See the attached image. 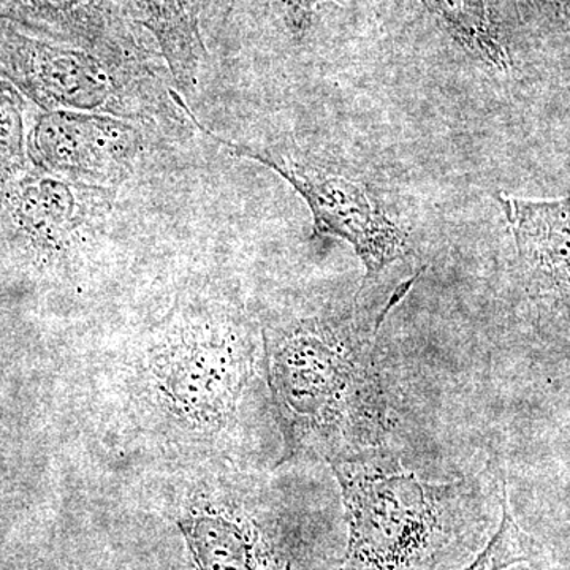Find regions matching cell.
<instances>
[{
    "mask_svg": "<svg viewBox=\"0 0 570 570\" xmlns=\"http://www.w3.org/2000/svg\"><path fill=\"white\" fill-rule=\"evenodd\" d=\"M328 463L348 530L340 570H434L472 528L466 483L431 485L377 449Z\"/></svg>",
    "mask_w": 570,
    "mask_h": 570,
    "instance_id": "7a4b0ae2",
    "label": "cell"
},
{
    "mask_svg": "<svg viewBox=\"0 0 570 570\" xmlns=\"http://www.w3.org/2000/svg\"><path fill=\"white\" fill-rule=\"evenodd\" d=\"M151 124L102 112L48 111L31 135L33 159L69 181L118 190L149 149Z\"/></svg>",
    "mask_w": 570,
    "mask_h": 570,
    "instance_id": "5b68a950",
    "label": "cell"
},
{
    "mask_svg": "<svg viewBox=\"0 0 570 570\" xmlns=\"http://www.w3.org/2000/svg\"><path fill=\"white\" fill-rule=\"evenodd\" d=\"M422 3L472 58L499 73L512 70V58L502 41L489 0H422Z\"/></svg>",
    "mask_w": 570,
    "mask_h": 570,
    "instance_id": "30bf717a",
    "label": "cell"
},
{
    "mask_svg": "<svg viewBox=\"0 0 570 570\" xmlns=\"http://www.w3.org/2000/svg\"><path fill=\"white\" fill-rule=\"evenodd\" d=\"M501 505L502 517L497 534L487 543L485 550L463 570H504L538 557V543L513 519L505 482L502 487Z\"/></svg>",
    "mask_w": 570,
    "mask_h": 570,
    "instance_id": "8fae6325",
    "label": "cell"
},
{
    "mask_svg": "<svg viewBox=\"0 0 570 570\" xmlns=\"http://www.w3.org/2000/svg\"><path fill=\"white\" fill-rule=\"evenodd\" d=\"M22 122L20 107L11 94L0 92V184L20 170Z\"/></svg>",
    "mask_w": 570,
    "mask_h": 570,
    "instance_id": "7c38bea8",
    "label": "cell"
},
{
    "mask_svg": "<svg viewBox=\"0 0 570 570\" xmlns=\"http://www.w3.org/2000/svg\"><path fill=\"white\" fill-rule=\"evenodd\" d=\"M200 570H294L249 513L225 502H198L178 520Z\"/></svg>",
    "mask_w": 570,
    "mask_h": 570,
    "instance_id": "52a82bcc",
    "label": "cell"
},
{
    "mask_svg": "<svg viewBox=\"0 0 570 570\" xmlns=\"http://www.w3.org/2000/svg\"><path fill=\"white\" fill-rule=\"evenodd\" d=\"M279 2L292 31L303 33L309 28L314 10L328 0H279ZM333 2L343 3L344 0H333Z\"/></svg>",
    "mask_w": 570,
    "mask_h": 570,
    "instance_id": "4fadbf2b",
    "label": "cell"
},
{
    "mask_svg": "<svg viewBox=\"0 0 570 570\" xmlns=\"http://www.w3.org/2000/svg\"><path fill=\"white\" fill-rule=\"evenodd\" d=\"M532 302L570 317V193L550 200L499 194Z\"/></svg>",
    "mask_w": 570,
    "mask_h": 570,
    "instance_id": "8992f818",
    "label": "cell"
},
{
    "mask_svg": "<svg viewBox=\"0 0 570 570\" xmlns=\"http://www.w3.org/2000/svg\"><path fill=\"white\" fill-rule=\"evenodd\" d=\"M538 2L554 20L570 22V0H538Z\"/></svg>",
    "mask_w": 570,
    "mask_h": 570,
    "instance_id": "5bb4252c",
    "label": "cell"
},
{
    "mask_svg": "<svg viewBox=\"0 0 570 570\" xmlns=\"http://www.w3.org/2000/svg\"><path fill=\"white\" fill-rule=\"evenodd\" d=\"M376 333L355 318L328 316L264 330L284 460L305 448L321 450L328 461L344 459L384 438L387 400L374 355Z\"/></svg>",
    "mask_w": 570,
    "mask_h": 570,
    "instance_id": "6da1fadb",
    "label": "cell"
},
{
    "mask_svg": "<svg viewBox=\"0 0 570 570\" xmlns=\"http://www.w3.org/2000/svg\"><path fill=\"white\" fill-rule=\"evenodd\" d=\"M250 352L246 336L227 322L175 325L149 352L154 395L184 423L219 425L238 406Z\"/></svg>",
    "mask_w": 570,
    "mask_h": 570,
    "instance_id": "277c9868",
    "label": "cell"
},
{
    "mask_svg": "<svg viewBox=\"0 0 570 570\" xmlns=\"http://www.w3.org/2000/svg\"><path fill=\"white\" fill-rule=\"evenodd\" d=\"M115 202V189L51 175L18 186L14 216L41 245L66 249L99 227L110 216Z\"/></svg>",
    "mask_w": 570,
    "mask_h": 570,
    "instance_id": "ba28073f",
    "label": "cell"
},
{
    "mask_svg": "<svg viewBox=\"0 0 570 570\" xmlns=\"http://www.w3.org/2000/svg\"><path fill=\"white\" fill-rule=\"evenodd\" d=\"M174 96L189 121L209 140L232 156L264 165L291 184L313 216V238L330 236L347 242L365 265L366 279H374L390 264L406 257L411 250L406 232L390 219L365 184L337 174L311 157L220 137L195 116L181 94L175 91Z\"/></svg>",
    "mask_w": 570,
    "mask_h": 570,
    "instance_id": "3957f363",
    "label": "cell"
},
{
    "mask_svg": "<svg viewBox=\"0 0 570 570\" xmlns=\"http://www.w3.org/2000/svg\"><path fill=\"white\" fill-rule=\"evenodd\" d=\"M170 71L171 86L184 99L197 91L208 47L202 32V0H130Z\"/></svg>",
    "mask_w": 570,
    "mask_h": 570,
    "instance_id": "9c48e42d",
    "label": "cell"
}]
</instances>
